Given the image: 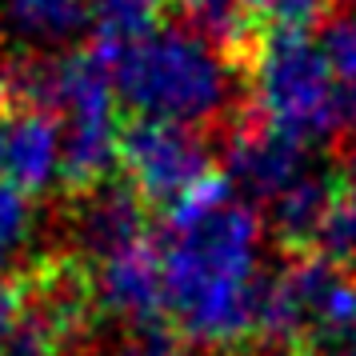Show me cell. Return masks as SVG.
I'll use <instances>...</instances> for the list:
<instances>
[{
	"label": "cell",
	"instance_id": "cell-1",
	"mask_svg": "<svg viewBox=\"0 0 356 356\" xmlns=\"http://www.w3.org/2000/svg\"><path fill=\"white\" fill-rule=\"evenodd\" d=\"M161 268L164 316L200 348H236L257 340L260 296L268 284V220L228 177H212L188 200L164 212Z\"/></svg>",
	"mask_w": 356,
	"mask_h": 356
},
{
	"label": "cell",
	"instance_id": "cell-2",
	"mask_svg": "<svg viewBox=\"0 0 356 356\" xmlns=\"http://www.w3.org/2000/svg\"><path fill=\"white\" fill-rule=\"evenodd\" d=\"M104 60L113 68L120 108L136 120L204 132L236 104V65L225 44L196 24H161Z\"/></svg>",
	"mask_w": 356,
	"mask_h": 356
},
{
	"label": "cell",
	"instance_id": "cell-3",
	"mask_svg": "<svg viewBox=\"0 0 356 356\" xmlns=\"http://www.w3.org/2000/svg\"><path fill=\"white\" fill-rule=\"evenodd\" d=\"M8 97L36 104L60 120L68 184L88 193L104 180L113 164H120V140H124L120 100H116L113 68L97 49L20 60L8 72Z\"/></svg>",
	"mask_w": 356,
	"mask_h": 356
},
{
	"label": "cell",
	"instance_id": "cell-4",
	"mask_svg": "<svg viewBox=\"0 0 356 356\" xmlns=\"http://www.w3.org/2000/svg\"><path fill=\"white\" fill-rule=\"evenodd\" d=\"M248 100L260 129L305 148L324 145L353 124L321 36L260 33L248 65Z\"/></svg>",
	"mask_w": 356,
	"mask_h": 356
},
{
	"label": "cell",
	"instance_id": "cell-5",
	"mask_svg": "<svg viewBox=\"0 0 356 356\" xmlns=\"http://www.w3.org/2000/svg\"><path fill=\"white\" fill-rule=\"evenodd\" d=\"M257 340L305 344L316 353L356 348V276L328 257H300L268 276Z\"/></svg>",
	"mask_w": 356,
	"mask_h": 356
},
{
	"label": "cell",
	"instance_id": "cell-6",
	"mask_svg": "<svg viewBox=\"0 0 356 356\" xmlns=\"http://www.w3.org/2000/svg\"><path fill=\"white\" fill-rule=\"evenodd\" d=\"M120 172L140 204L177 209L180 200L209 184L216 172V156L204 132L161 124V120H132L120 140Z\"/></svg>",
	"mask_w": 356,
	"mask_h": 356
},
{
	"label": "cell",
	"instance_id": "cell-7",
	"mask_svg": "<svg viewBox=\"0 0 356 356\" xmlns=\"http://www.w3.org/2000/svg\"><path fill=\"white\" fill-rule=\"evenodd\" d=\"M84 264H88L92 308L136 332H152V324L164 316V268L156 232L145 228L129 241L88 257Z\"/></svg>",
	"mask_w": 356,
	"mask_h": 356
},
{
	"label": "cell",
	"instance_id": "cell-8",
	"mask_svg": "<svg viewBox=\"0 0 356 356\" xmlns=\"http://www.w3.org/2000/svg\"><path fill=\"white\" fill-rule=\"evenodd\" d=\"M60 180H68L60 120L24 100L0 104V184L36 200Z\"/></svg>",
	"mask_w": 356,
	"mask_h": 356
},
{
	"label": "cell",
	"instance_id": "cell-9",
	"mask_svg": "<svg viewBox=\"0 0 356 356\" xmlns=\"http://www.w3.org/2000/svg\"><path fill=\"white\" fill-rule=\"evenodd\" d=\"M308 152L312 148L296 145V140H289V136H280L273 129L244 124L225 148V177L264 216L280 196H289L300 180L316 172Z\"/></svg>",
	"mask_w": 356,
	"mask_h": 356
},
{
	"label": "cell",
	"instance_id": "cell-10",
	"mask_svg": "<svg viewBox=\"0 0 356 356\" xmlns=\"http://www.w3.org/2000/svg\"><path fill=\"white\" fill-rule=\"evenodd\" d=\"M84 33H92L88 0H0V36L24 60L65 56Z\"/></svg>",
	"mask_w": 356,
	"mask_h": 356
},
{
	"label": "cell",
	"instance_id": "cell-11",
	"mask_svg": "<svg viewBox=\"0 0 356 356\" xmlns=\"http://www.w3.org/2000/svg\"><path fill=\"white\" fill-rule=\"evenodd\" d=\"M172 0H88L92 8V36H97V52L113 56V52L129 49L148 33H156Z\"/></svg>",
	"mask_w": 356,
	"mask_h": 356
},
{
	"label": "cell",
	"instance_id": "cell-12",
	"mask_svg": "<svg viewBox=\"0 0 356 356\" xmlns=\"http://www.w3.org/2000/svg\"><path fill=\"white\" fill-rule=\"evenodd\" d=\"M36 200L0 184V276H8L36 244Z\"/></svg>",
	"mask_w": 356,
	"mask_h": 356
},
{
	"label": "cell",
	"instance_id": "cell-13",
	"mask_svg": "<svg viewBox=\"0 0 356 356\" xmlns=\"http://www.w3.org/2000/svg\"><path fill=\"white\" fill-rule=\"evenodd\" d=\"M180 8L193 17L196 29L216 36L220 44L232 36H244L252 24L264 20L268 0H180Z\"/></svg>",
	"mask_w": 356,
	"mask_h": 356
},
{
	"label": "cell",
	"instance_id": "cell-14",
	"mask_svg": "<svg viewBox=\"0 0 356 356\" xmlns=\"http://www.w3.org/2000/svg\"><path fill=\"white\" fill-rule=\"evenodd\" d=\"M324 56L332 65V76L340 84V97L348 108V120L356 124V17H340L321 33Z\"/></svg>",
	"mask_w": 356,
	"mask_h": 356
},
{
	"label": "cell",
	"instance_id": "cell-15",
	"mask_svg": "<svg viewBox=\"0 0 356 356\" xmlns=\"http://www.w3.org/2000/svg\"><path fill=\"white\" fill-rule=\"evenodd\" d=\"M316 248H321V257H328L344 273L356 276V193L340 188V200L328 216V225H324Z\"/></svg>",
	"mask_w": 356,
	"mask_h": 356
},
{
	"label": "cell",
	"instance_id": "cell-16",
	"mask_svg": "<svg viewBox=\"0 0 356 356\" xmlns=\"http://www.w3.org/2000/svg\"><path fill=\"white\" fill-rule=\"evenodd\" d=\"M332 0H268L264 8V29L260 33H280V36H321L324 13Z\"/></svg>",
	"mask_w": 356,
	"mask_h": 356
},
{
	"label": "cell",
	"instance_id": "cell-17",
	"mask_svg": "<svg viewBox=\"0 0 356 356\" xmlns=\"http://www.w3.org/2000/svg\"><path fill=\"white\" fill-rule=\"evenodd\" d=\"M33 324V305H29V292L20 289V280L13 276H0V348L8 353L13 344L24 340Z\"/></svg>",
	"mask_w": 356,
	"mask_h": 356
},
{
	"label": "cell",
	"instance_id": "cell-18",
	"mask_svg": "<svg viewBox=\"0 0 356 356\" xmlns=\"http://www.w3.org/2000/svg\"><path fill=\"white\" fill-rule=\"evenodd\" d=\"M108 356H204L193 348L184 337H168V332H132L129 340H120Z\"/></svg>",
	"mask_w": 356,
	"mask_h": 356
},
{
	"label": "cell",
	"instance_id": "cell-19",
	"mask_svg": "<svg viewBox=\"0 0 356 356\" xmlns=\"http://www.w3.org/2000/svg\"><path fill=\"white\" fill-rule=\"evenodd\" d=\"M4 356H65L60 348H52V340H40V337H24L20 344H13Z\"/></svg>",
	"mask_w": 356,
	"mask_h": 356
},
{
	"label": "cell",
	"instance_id": "cell-20",
	"mask_svg": "<svg viewBox=\"0 0 356 356\" xmlns=\"http://www.w3.org/2000/svg\"><path fill=\"white\" fill-rule=\"evenodd\" d=\"M348 193H356V152H353V161H348Z\"/></svg>",
	"mask_w": 356,
	"mask_h": 356
},
{
	"label": "cell",
	"instance_id": "cell-21",
	"mask_svg": "<svg viewBox=\"0 0 356 356\" xmlns=\"http://www.w3.org/2000/svg\"><path fill=\"white\" fill-rule=\"evenodd\" d=\"M332 4H340V8H344V17H356V0H332Z\"/></svg>",
	"mask_w": 356,
	"mask_h": 356
},
{
	"label": "cell",
	"instance_id": "cell-22",
	"mask_svg": "<svg viewBox=\"0 0 356 356\" xmlns=\"http://www.w3.org/2000/svg\"><path fill=\"white\" fill-rule=\"evenodd\" d=\"M316 356H356V348H348V353H316Z\"/></svg>",
	"mask_w": 356,
	"mask_h": 356
}]
</instances>
